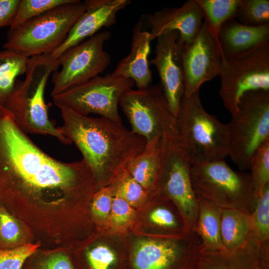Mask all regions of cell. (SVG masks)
<instances>
[{
    "label": "cell",
    "mask_w": 269,
    "mask_h": 269,
    "mask_svg": "<svg viewBox=\"0 0 269 269\" xmlns=\"http://www.w3.org/2000/svg\"><path fill=\"white\" fill-rule=\"evenodd\" d=\"M93 177L83 159L65 162L47 154L0 105V202L22 190L32 194L68 193L85 177Z\"/></svg>",
    "instance_id": "1"
},
{
    "label": "cell",
    "mask_w": 269,
    "mask_h": 269,
    "mask_svg": "<svg viewBox=\"0 0 269 269\" xmlns=\"http://www.w3.org/2000/svg\"><path fill=\"white\" fill-rule=\"evenodd\" d=\"M59 109L62 131L80 150L100 187L109 185L146 144L144 138L122 122L82 115L65 107Z\"/></svg>",
    "instance_id": "2"
},
{
    "label": "cell",
    "mask_w": 269,
    "mask_h": 269,
    "mask_svg": "<svg viewBox=\"0 0 269 269\" xmlns=\"http://www.w3.org/2000/svg\"><path fill=\"white\" fill-rule=\"evenodd\" d=\"M59 67L58 59H53L50 53L30 57L24 79L17 80L4 106L26 134L50 135L70 144L61 127L49 119L44 98L48 79Z\"/></svg>",
    "instance_id": "3"
},
{
    "label": "cell",
    "mask_w": 269,
    "mask_h": 269,
    "mask_svg": "<svg viewBox=\"0 0 269 269\" xmlns=\"http://www.w3.org/2000/svg\"><path fill=\"white\" fill-rule=\"evenodd\" d=\"M176 127L192 164L224 160L229 156V124L207 112L199 91L183 95L176 117Z\"/></svg>",
    "instance_id": "4"
},
{
    "label": "cell",
    "mask_w": 269,
    "mask_h": 269,
    "mask_svg": "<svg viewBox=\"0 0 269 269\" xmlns=\"http://www.w3.org/2000/svg\"><path fill=\"white\" fill-rule=\"evenodd\" d=\"M189 155L178 132L176 122L159 139V160L151 190L171 200L194 229L198 215L197 199L190 178Z\"/></svg>",
    "instance_id": "5"
},
{
    "label": "cell",
    "mask_w": 269,
    "mask_h": 269,
    "mask_svg": "<svg viewBox=\"0 0 269 269\" xmlns=\"http://www.w3.org/2000/svg\"><path fill=\"white\" fill-rule=\"evenodd\" d=\"M190 178L197 198L249 215L255 208L257 196L250 173L235 171L225 159L192 164Z\"/></svg>",
    "instance_id": "6"
},
{
    "label": "cell",
    "mask_w": 269,
    "mask_h": 269,
    "mask_svg": "<svg viewBox=\"0 0 269 269\" xmlns=\"http://www.w3.org/2000/svg\"><path fill=\"white\" fill-rule=\"evenodd\" d=\"M85 9L84 2L79 0H72L52 8L9 28L2 47L29 58L50 54L63 43Z\"/></svg>",
    "instance_id": "7"
},
{
    "label": "cell",
    "mask_w": 269,
    "mask_h": 269,
    "mask_svg": "<svg viewBox=\"0 0 269 269\" xmlns=\"http://www.w3.org/2000/svg\"><path fill=\"white\" fill-rule=\"evenodd\" d=\"M219 96L232 116L236 114L246 93L269 91V41L241 53L222 58Z\"/></svg>",
    "instance_id": "8"
},
{
    "label": "cell",
    "mask_w": 269,
    "mask_h": 269,
    "mask_svg": "<svg viewBox=\"0 0 269 269\" xmlns=\"http://www.w3.org/2000/svg\"><path fill=\"white\" fill-rule=\"evenodd\" d=\"M228 124L229 156L240 170H249L253 155L269 139V91L257 90L244 94L237 113Z\"/></svg>",
    "instance_id": "9"
},
{
    "label": "cell",
    "mask_w": 269,
    "mask_h": 269,
    "mask_svg": "<svg viewBox=\"0 0 269 269\" xmlns=\"http://www.w3.org/2000/svg\"><path fill=\"white\" fill-rule=\"evenodd\" d=\"M131 79L112 73L97 76L53 97L58 107H65L84 116L95 114L122 122L118 106L123 94L134 86Z\"/></svg>",
    "instance_id": "10"
},
{
    "label": "cell",
    "mask_w": 269,
    "mask_h": 269,
    "mask_svg": "<svg viewBox=\"0 0 269 269\" xmlns=\"http://www.w3.org/2000/svg\"><path fill=\"white\" fill-rule=\"evenodd\" d=\"M111 37L109 31L98 32L60 55L58 60L61 68L51 74L52 97L104 72L111 61L104 44Z\"/></svg>",
    "instance_id": "11"
},
{
    "label": "cell",
    "mask_w": 269,
    "mask_h": 269,
    "mask_svg": "<svg viewBox=\"0 0 269 269\" xmlns=\"http://www.w3.org/2000/svg\"><path fill=\"white\" fill-rule=\"evenodd\" d=\"M119 105L132 131L146 141L160 138L176 122L160 84L129 89L121 97Z\"/></svg>",
    "instance_id": "12"
},
{
    "label": "cell",
    "mask_w": 269,
    "mask_h": 269,
    "mask_svg": "<svg viewBox=\"0 0 269 269\" xmlns=\"http://www.w3.org/2000/svg\"><path fill=\"white\" fill-rule=\"evenodd\" d=\"M194 229L184 236L138 241L132 261L134 269H196L202 250Z\"/></svg>",
    "instance_id": "13"
},
{
    "label": "cell",
    "mask_w": 269,
    "mask_h": 269,
    "mask_svg": "<svg viewBox=\"0 0 269 269\" xmlns=\"http://www.w3.org/2000/svg\"><path fill=\"white\" fill-rule=\"evenodd\" d=\"M181 60L185 96L199 91L202 84L219 75L221 52L204 21L191 42L182 43Z\"/></svg>",
    "instance_id": "14"
},
{
    "label": "cell",
    "mask_w": 269,
    "mask_h": 269,
    "mask_svg": "<svg viewBox=\"0 0 269 269\" xmlns=\"http://www.w3.org/2000/svg\"><path fill=\"white\" fill-rule=\"evenodd\" d=\"M155 54L149 63L159 74L164 94L173 115L176 117L184 95L183 72L181 60V41L179 33L171 31L156 38Z\"/></svg>",
    "instance_id": "15"
},
{
    "label": "cell",
    "mask_w": 269,
    "mask_h": 269,
    "mask_svg": "<svg viewBox=\"0 0 269 269\" xmlns=\"http://www.w3.org/2000/svg\"><path fill=\"white\" fill-rule=\"evenodd\" d=\"M86 9L69 31L65 40L50 55L58 59L68 49L98 33L102 27L116 23L118 12L131 3L130 0H86Z\"/></svg>",
    "instance_id": "16"
},
{
    "label": "cell",
    "mask_w": 269,
    "mask_h": 269,
    "mask_svg": "<svg viewBox=\"0 0 269 269\" xmlns=\"http://www.w3.org/2000/svg\"><path fill=\"white\" fill-rule=\"evenodd\" d=\"M203 18L196 0H187L179 7H165L142 17L152 40L163 33L177 31L181 41L185 44L193 39L203 23Z\"/></svg>",
    "instance_id": "17"
},
{
    "label": "cell",
    "mask_w": 269,
    "mask_h": 269,
    "mask_svg": "<svg viewBox=\"0 0 269 269\" xmlns=\"http://www.w3.org/2000/svg\"><path fill=\"white\" fill-rule=\"evenodd\" d=\"M132 38L130 53L118 62L112 73L133 80L137 89L144 88L152 81L148 61L152 40L141 18L134 25Z\"/></svg>",
    "instance_id": "18"
},
{
    "label": "cell",
    "mask_w": 269,
    "mask_h": 269,
    "mask_svg": "<svg viewBox=\"0 0 269 269\" xmlns=\"http://www.w3.org/2000/svg\"><path fill=\"white\" fill-rule=\"evenodd\" d=\"M260 252V244L251 238L243 246L236 249H202L197 269H264L261 263Z\"/></svg>",
    "instance_id": "19"
},
{
    "label": "cell",
    "mask_w": 269,
    "mask_h": 269,
    "mask_svg": "<svg viewBox=\"0 0 269 269\" xmlns=\"http://www.w3.org/2000/svg\"><path fill=\"white\" fill-rule=\"evenodd\" d=\"M267 41H269V23L251 26L241 23L235 18L225 21L218 34L222 58L245 52Z\"/></svg>",
    "instance_id": "20"
},
{
    "label": "cell",
    "mask_w": 269,
    "mask_h": 269,
    "mask_svg": "<svg viewBox=\"0 0 269 269\" xmlns=\"http://www.w3.org/2000/svg\"><path fill=\"white\" fill-rule=\"evenodd\" d=\"M198 215L194 229L199 236L202 249L215 250L224 247L221 236V208L197 198Z\"/></svg>",
    "instance_id": "21"
},
{
    "label": "cell",
    "mask_w": 269,
    "mask_h": 269,
    "mask_svg": "<svg viewBox=\"0 0 269 269\" xmlns=\"http://www.w3.org/2000/svg\"><path fill=\"white\" fill-rule=\"evenodd\" d=\"M159 139L146 141L144 148L126 167L130 175L149 192L153 187L158 167Z\"/></svg>",
    "instance_id": "22"
},
{
    "label": "cell",
    "mask_w": 269,
    "mask_h": 269,
    "mask_svg": "<svg viewBox=\"0 0 269 269\" xmlns=\"http://www.w3.org/2000/svg\"><path fill=\"white\" fill-rule=\"evenodd\" d=\"M220 230L225 248H240L251 238L250 215L237 209H221Z\"/></svg>",
    "instance_id": "23"
},
{
    "label": "cell",
    "mask_w": 269,
    "mask_h": 269,
    "mask_svg": "<svg viewBox=\"0 0 269 269\" xmlns=\"http://www.w3.org/2000/svg\"><path fill=\"white\" fill-rule=\"evenodd\" d=\"M29 59L15 50H0V105H4L14 89L17 78L25 74Z\"/></svg>",
    "instance_id": "24"
},
{
    "label": "cell",
    "mask_w": 269,
    "mask_h": 269,
    "mask_svg": "<svg viewBox=\"0 0 269 269\" xmlns=\"http://www.w3.org/2000/svg\"><path fill=\"white\" fill-rule=\"evenodd\" d=\"M196 1L202 10L204 22L218 43V34L221 26L227 20L235 18L240 0Z\"/></svg>",
    "instance_id": "25"
},
{
    "label": "cell",
    "mask_w": 269,
    "mask_h": 269,
    "mask_svg": "<svg viewBox=\"0 0 269 269\" xmlns=\"http://www.w3.org/2000/svg\"><path fill=\"white\" fill-rule=\"evenodd\" d=\"M109 186L114 197L124 200L132 207L141 205L148 198L149 191L138 183L126 168L117 173Z\"/></svg>",
    "instance_id": "26"
},
{
    "label": "cell",
    "mask_w": 269,
    "mask_h": 269,
    "mask_svg": "<svg viewBox=\"0 0 269 269\" xmlns=\"http://www.w3.org/2000/svg\"><path fill=\"white\" fill-rule=\"evenodd\" d=\"M250 215L251 238L260 245L269 243V184L257 195Z\"/></svg>",
    "instance_id": "27"
},
{
    "label": "cell",
    "mask_w": 269,
    "mask_h": 269,
    "mask_svg": "<svg viewBox=\"0 0 269 269\" xmlns=\"http://www.w3.org/2000/svg\"><path fill=\"white\" fill-rule=\"evenodd\" d=\"M235 18L242 24L251 26L269 23V0H240Z\"/></svg>",
    "instance_id": "28"
},
{
    "label": "cell",
    "mask_w": 269,
    "mask_h": 269,
    "mask_svg": "<svg viewBox=\"0 0 269 269\" xmlns=\"http://www.w3.org/2000/svg\"><path fill=\"white\" fill-rule=\"evenodd\" d=\"M250 169L256 196L269 184V139L266 140L255 152Z\"/></svg>",
    "instance_id": "29"
},
{
    "label": "cell",
    "mask_w": 269,
    "mask_h": 269,
    "mask_svg": "<svg viewBox=\"0 0 269 269\" xmlns=\"http://www.w3.org/2000/svg\"><path fill=\"white\" fill-rule=\"evenodd\" d=\"M72 1V0H20L13 21L9 28H14L33 17Z\"/></svg>",
    "instance_id": "30"
},
{
    "label": "cell",
    "mask_w": 269,
    "mask_h": 269,
    "mask_svg": "<svg viewBox=\"0 0 269 269\" xmlns=\"http://www.w3.org/2000/svg\"><path fill=\"white\" fill-rule=\"evenodd\" d=\"M21 236L17 221L5 208L0 205V249H11Z\"/></svg>",
    "instance_id": "31"
},
{
    "label": "cell",
    "mask_w": 269,
    "mask_h": 269,
    "mask_svg": "<svg viewBox=\"0 0 269 269\" xmlns=\"http://www.w3.org/2000/svg\"><path fill=\"white\" fill-rule=\"evenodd\" d=\"M38 244H26L9 249H0V269H21L25 260L34 253Z\"/></svg>",
    "instance_id": "32"
},
{
    "label": "cell",
    "mask_w": 269,
    "mask_h": 269,
    "mask_svg": "<svg viewBox=\"0 0 269 269\" xmlns=\"http://www.w3.org/2000/svg\"><path fill=\"white\" fill-rule=\"evenodd\" d=\"M114 196L109 185L99 188L93 194L91 211L99 221H108Z\"/></svg>",
    "instance_id": "33"
},
{
    "label": "cell",
    "mask_w": 269,
    "mask_h": 269,
    "mask_svg": "<svg viewBox=\"0 0 269 269\" xmlns=\"http://www.w3.org/2000/svg\"><path fill=\"white\" fill-rule=\"evenodd\" d=\"M135 217L133 207L124 200L114 197L109 221L112 227L121 229L129 225Z\"/></svg>",
    "instance_id": "34"
},
{
    "label": "cell",
    "mask_w": 269,
    "mask_h": 269,
    "mask_svg": "<svg viewBox=\"0 0 269 269\" xmlns=\"http://www.w3.org/2000/svg\"><path fill=\"white\" fill-rule=\"evenodd\" d=\"M87 258L92 269H112L117 262V256L114 251L103 245L89 251Z\"/></svg>",
    "instance_id": "35"
},
{
    "label": "cell",
    "mask_w": 269,
    "mask_h": 269,
    "mask_svg": "<svg viewBox=\"0 0 269 269\" xmlns=\"http://www.w3.org/2000/svg\"><path fill=\"white\" fill-rule=\"evenodd\" d=\"M20 0H0V28L10 27Z\"/></svg>",
    "instance_id": "36"
},
{
    "label": "cell",
    "mask_w": 269,
    "mask_h": 269,
    "mask_svg": "<svg viewBox=\"0 0 269 269\" xmlns=\"http://www.w3.org/2000/svg\"><path fill=\"white\" fill-rule=\"evenodd\" d=\"M43 269H73L68 258L58 254L51 256L45 262Z\"/></svg>",
    "instance_id": "37"
},
{
    "label": "cell",
    "mask_w": 269,
    "mask_h": 269,
    "mask_svg": "<svg viewBox=\"0 0 269 269\" xmlns=\"http://www.w3.org/2000/svg\"></svg>",
    "instance_id": "38"
}]
</instances>
